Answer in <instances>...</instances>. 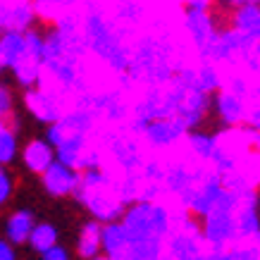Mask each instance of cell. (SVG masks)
I'll return each mask as SVG.
<instances>
[{"mask_svg": "<svg viewBox=\"0 0 260 260\" xmlns=\"http://www.w3.org/2000/svg\"><path fill=\"white\" fill-rule=\"evenodd\" d=\"M81 36L86 43V50H91L95 57H101L112 72L124 77L132 62V48L124 43L117 26L103 15L98 8H88L81 19Z\"/></svg>", "mask_w": 260, "mask_h": 260, "instance_id": "obj_1", "label": "cell"}, {"mask_svg": "<svg viewBox=\"0 0 260 260\" xmlns=\"http://www.w3.org/2000/svg\"><path fill=\"white\" fill-rule=\"evenodd\" d=\"M74 198L86 208L91 217L98 222L119 220L124 213V198L119 193V184L105 174L101 167L84 170L79 177V186L74 191Z\"/></svg>", "mask_w": 260, "mask_h": 260, "instance_id": "obj_2", "label": "cell"}, {"mask_svg": "<svg viewBox=\"0 0 260 260\" xmlns=\"http://www.w3.org/2000/svg\"><path fill=\"white\" fill-rule=\"evenodd\" d=\"M201 237L208 246V258H217L232 241H237V220H234V196L224 191L215 208L201 217Z\"/></svg>", "mask_w": 260, "mask_h": 260, "instance_id": "obj_3", "label": "cell"}, {"mask_svg": "<svg viewBox=\"0 0 260 260\" xmlns=\"http://www.w3.org/2000/svg\"><path fill=\"white\" fill-rule=\"evenodd\" d=\"M184 29L193 41L198 53L213 41L217 31V17L213 10V0H186L184 3Z\"/></svg>", "mask_w": 260, "mask_h": 260, "instance_id": "obj_4", "label": "cell"}, {"mask_svg": "<svg viewBox=\"0 0 260 260\" xmlns=\"http://www.w3.org/2000/svg\"><path fill=\"white\" fill-rule=\"evenodd\" d=\"M222 193H224V186H222V179L220 174L215 172H203V177L191 186L184 196L179 198V205L186 210V213L196 215L198 220L203 217L210 208H215L217 205V201L222 198Z\"/></svg>", "mask_w": 260, "mask_h": 260, "instance_id": "obj_5", "label": "cell"}, {"mask_svg": "<svg viewBox=\"0 0 260 260\" xmlns=\"http://www.w3.org/2000/svg\"><path fill=\"white\" fill-rule=\"evenodd\" d=\"M186 132L189 129L184 126V122L177 115H160L143 126L141 136L153 148H170V146H177L179 141H184Z\"/></svg>", "mask_w": 260, "mask_h": 260, "instance_id": "obj_6", "label": "cell"}, {"mask_svg": "<svg viewBox=\"0 0 260 260\" xmlns=\"http://www.w3.org/2000/svg\"><path fill=\"white\" fill-rule=\"evenodd\" d=\"M248 108H251V103L246 93H239L224 84L215 91V112L224 126H244Z\"/></svg>", "mask_w": 260, "mask_h": 260, "instance_id": "obj_7", "label": "cell"}, {"mask_svg": "<svg viewBox=\"0 0 260 260\" xmlns=\"http://www.w3.org/2000/svg\"><path fill=\"white\" fill-rule=\"evenodd\" d=\"M79 177H81L79 170H74L72 165H64L57 158L41 172L43 189H46L48 196H53V198L74 196V191L79 186Z\"/></svg>", "mask_w": 260, "mask_h": 260, "instance_id": "obj_8", "label": "cell"}, {"mask_svg": "<svg viewBox=\"0 0 260 260\" xmlns=\"http://www.w3.org/2000/svg\"><path fill=\"white\" fill-rule=\"evenodd\" d=\"M227 26L241 34L246 41L260 43V0H246L237 8H232Z\"/></svg>", "mask_w": 260, "mask_h": 260, "instance_id": "obj_9", "label": "cell"}, {"mask_svg": "<svg viewBox=\"0 0 260 260\" xmlns=\"http://www.w3.org/2000/svg\"><path fill=\"white\" fill-rule=\"evenodd\" d=\"M208 110H210V93L198 91V88H189V91L184 93V98L179 101L174 115H177V117L184 122V126L191 132V129H198V126L205 122Z\"/></svg>", "mask_w": 260, "mask_h": 260, "instance_id": "obj_10", "label": "cell"}, {"mask_svg": "<svg viewBox=\"0 0 260 260\" xmlns=\"http://www.w3.org/2000/svg\"><path fill=\"white\" fill-rule=\"evenodd\" d=\"M24 103H26V108H29V112L39 122H46V124H53L64 112L60 101H57V95L53 91H48V88H36V86L26 88Z\"/></svg>", "mask_w": 260, "mask_h": 260, "instance_id": "obj_11", "label": "cell"}, {"mask_svg": "<svg viewBox=\"0 0 260 260\" xmlns=\"http://www.w3.org/2000/svg\"><path fill=\"white\" fill-rule=\"evenodd\" d=\"M101 251L112 260H129V237L119 220L103 222L101 232Z\"/></svg>", "mask_w": 260, "mask_h": 260, "instance_id": "obj_12", "label": "cell"}, {"mask_svg": "<svg viewBox=\"0 0 260 260\" xmlns=\"http://www.w3.org/2000/svg\"><path fill=\"white\" fill-rule=\"evenodd\" d=\"M53 160H55V148L48 143V139H34V141H29L22 150L24 167L34 174H41Z\"/></svg>", "mask_w": 260, "mask_h": 260, "instance_id": "obj_13", "label": "cell"}, {"mask_svg": "<svg viewBox=\"0 0 260 260\" xmlns=\"http://www.w3.org/2000/svg\"><path fill=\"white\" fill-rule=\"evenodd\" d=\"M34 224H36V220H34L31 210H15V213L5 220V239H8L12 246L26 244Z\"/></svg>", "mask_w": 260, "mask_h": 260, "instance_id": "obj_14", "label": "cell"}, {"mask_svg": "<svg viewBox=\"0 0 260 260\" xmlns=\"http://www.w3.org/2000/svg\"><path fill=\"white\" fill-rule=\"evenodd\" d=\"M24 50H26L24 31H17V29H3L0 31V60L5 64V70H10L24 55Z\"/></svg>", "mask_w": 260, "mask_h": 260, "instance_id": "obj_15", "label": "cell"}, {"mask_svg": "<svg viewBox=\"0 0 260 260\" xmlns=\"http://www.w3.org/2000/svg\"><path fill=\"white\" fill-rule=\"evenodd\" d=\"M101 232H103V222L98 220H88L79 232V239H77V253H79L84 260L93 258L101 251Z\"/></svg>", "mask_w": 260, "mask_h": 260, "instance_id": "obj_16", "label": "cell"}, {"mask_svg": "<svg viewBox=\"0 0 260 260\" xmlns=\"http://www.w3.org/2000/svg\"><path fill=\"white\" fill-rule=\"evenodd\" d=\"M186 143H189V153L191 158L198 160V162H210L213 158V150H215V134H205V132H198V129H191L186 132Z\"/></svg>", "mask_w": 260, "mask_h": 260, "instance_id": "obj_17", "label": "cell"}, {"mask_svg": "<svg viewBox=\"0 0 260 260\" xmlns=\"http://www.w3.org/2000/svg\"><path fill=\"white\" fill-rule=\"evenodd\" d=\"M220 260H260V239H237L217 255Z\"/></svg>", "mask_w": 260, "mask_h": 260, "instance_id": "obj_18", "label": "cell"}, {"mask_svg": "<svg viewBox=\"0 0 260 260\" xmlns=\"http://www.w3.org/2000/svg\"><path fill=\"white\" fill-rule=\"evenodd\" d=\"M222 74L217 70L215 62H208V60H201L196 70H193V88L198 91H205V93H215L217 88L222 86Z\"/></svg>", "mask_w": 260, "mask_h": 260, "instance_id": "obj_19", "label": "cell"}, {"mask_svg": "<svg viewBox=\"0 0 260 260\" xmlns=\"http://www.w3.org/2000/svg\"><path fill=\"white\" fill-rule=\"evenodd\" d=\"M57 239H60V232H57L55 224H50V222H36L31 227V234L26 239V244H29L31 251L43 253V251H48L50 246H55Z\"/></svg>", "mask_w": 260, "mask_h": 260, "instance_id": "obj_20", "label": "cell"}, {"mask_svg": "<svg viewBox=\"0 0 260 260\" xmlns=\"http://www.w3.org/2000/svg\"><path fill=\"white\" fill-rule=\"evenodd\" d=\"M112 150H115L117 162L124 167V172H139L141 170L143 158H141V153H139V148L129 139H117V141L112 143Z\"/></svg>", "mask_w": 260, "mask_h": 260, "instance_id": "obj_21", "label": "cell"}, {"mask_svg": "<svg viewBox=\"0 0 260 260\" xmlns=\"http://www.w3.org/2000/svg\"><path fill=\"white\" fill-rule=\"evenodd\" d=\"M79 3L81 0H31L36 17H43V19H50V22H55L60 15L74 10Z\"/></svg>", "mask_w": 260, "mask_h": 260, "instance_id": "obj_22", "label": "cell"}, {"mask_svg": "<svg viewBox=\"0 0 260 260\" xmlns=\"http://www.w3.org/2000/svg\"><path fill=\"white\" fill-rule=\"evenodd\" d=\"M17 150H19V143H17L15 126H3L0 129V165H10L17 158Z\"/></svg>", "mask_w": 260, "mask_h": 260, "instance_id": "obj_23", "label": "cell"}, {"mask_svg": "<svg viewBox=\"0 0 260 260\" xmlns=\"http://www.w3.org/2000/svg\"><path fill=\"white\" fill-rule=\"evenodd\" d=\"M143 15V8L139 5V3H134V0H119L117 5V19H122V22H139Z\"/></svg>", "mask_w": 260, "mask_h": 260, "instance_id": "obj_24", "label": "cell"}, {"mask_svg": "<svg viewBox=\"0 0 260 260\" xmlns=\"http://www.w3.org/2000/svg\"><path fill=\"white\" fill-rule=\"evenodd\" d=\"M12 189H15V181H12V177L8 174V170H3V165H0V208L10 201Z\"/></svg>", "mask_w": 260, "mask_h": 260, "instance_id": "obj_25", "label": "cell"}, {"mask_svg": "<svg viewBox=\"0 0 260 260\" xmlns=\"http://www.w3.org/2000/svg\"><path fill=\"white\" fill-rule=\"evenodd\" d=\"M246 126H248V132H253V134H260V101L251 103L248 115H246Z\"/></svg>", "mask_w": 260, "mask_h": 260, "instance_id": "obj_26", "label": "cell"}, {"mask_svg": "<svg viewBox=\"0 0 260 260\" xmlns=\"http://www.w3.org/2000/svg\"><path fill=\"white\" fill-rule=\"evenodd\" d=\"M41 258H43V260H70V253H67V248H64V246L55 244V246H50L48 251L41 253Z\"/></svg>", "mask_w": 260, "mask_h": 260, "instance_id": "obj_27", "label": "cell"}, {"mask_svg": "<svg viewBox=\"0 0 260 260\" xmlns=\"http://www.w3.org/2000/svg\"><path fill=\"white\" fill-rule=\"evenodd\" d=\"M0 112L10 115L12 112V91L5 84H0Z\"/></svg>", "mask_w": 260, "mask_h": 260, "instance_id": "obj_28", "label": "cell"}, {"mask_svg": "<svg viewBox=\"0 0 260 260\" xmlns=\"http://www.w3.org/2000/svg\"><path fill=\"white\" fill-rule=\"evenodd\" d=\"M0 260H17L15 246L10 244L8 239H0Z\"/></svg>", "mask_w": 260, "mask_h": 260, "instance_id": "obj_29", "label": "cell"}, {"mask_svg": "<svg viewBox=\"0 0 260 260\" xmlns=\"http://www.w3.org/2000/svg\"><path fill=\"white\" fill-rule=\"evenodd\" d=\"M217 3H220V8L232 10V8H237V5H241V3H246V0H217Z\"/></svg>", "mask_w": 260, "mask_h": 260, "instance_id": "obj_30", "label": "cell"}, {"mask_svg": "<svg viewBox=\"0 0 260 260\" xmlns=\"http://www.w3.org/2000/svg\"><path fill=\"white\" fill-rule=\"evenodd\" d=\"M10 115H12V112H10ZM10 115H3V112H0V129H3V126H8V117ZM12 126V124H10Z\"/></svg>", "mask_w": 260, "mask_h": 260, "instance_id": "obj_31", "label": "cell"}, {"mask_svg": "<svg viewBox=\"0 0 260 260\" xmlns=\"http://www.w3.org/2000/svg\"><path fill=\"white\" fill-rule=\"evenodd\" d=\"M88 260H112V258L105 255V253H98V255H93V258H88Z\"/></svg>", "mask_w": 260, "mask_h": 260, "instance_id": "obj_32", "label": "cell"}, {"mask_svg": "<svg viewBox=\"0 0 260 260\" xmlns=\"http://www.w3.org/2000/svg\"><path fill=\"white\" fill-rule=\"evenodd\" d=\"M3 70H5V64H3V60H0V72H3Z\"/></svg>", "mask_w": 260, "mask_h": 260, "instance_id": "obj_33", "label": "cell"}, {"mask_svg": "<svg viewBox=\"0 0 260 260\" xmlns=\"http://www.w3.org/2000/svg\"><path fill=\"white\" fill-rule=\"evenodd\" d=\"M208 260H220V258H208Z\"/></svg>", "mask_w": 260, "mask_h": 260, "instance_id": "obj_34", "label": "cell"}, {"mask_svg": "<svg viewBox=\"0 0 260 260\" xmlns=\"http://www.w3.org/2000/svg\"><path fill=\"white\" fill-rule=\"evenodd\" d=\"M258 239H260V234H258Z\"/></svg>", "mask_w": 260, "mask_h": 260, "instance_id": "obj_35", "label": "cell"}]
</instances>
